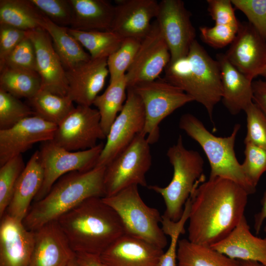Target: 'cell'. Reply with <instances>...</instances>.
I'll return each instance as SVG.
<instances>
[{"label": "cell", "instance_id": "cell-1", "mask_svg": "<svg viewBox=\"0 0 266 266\" xmlns=\"http://www.w3.org/2000/svg\"><path fill=\"white\" fill-rule=\"evenodd\" d=\"M248 195L239 185L224 178L200 183L190 197L188 239L211 246L224 238L244 216Z\"/></svg>", "mask_w": 266, "mask_h": 266}, {"label": "cell", "instance_id": "cell-2", "mask_svg": "<svg viewBox=\"0 0 266 266\" xmlns=\"http://www.w3.org/2000/svg\"><path fill=\"white\" fill-rule=\"evenodd\" d=\"M57 221L75 253L100 256L125 233L118 214L102 198L85 200Z\"/></svg>", "mask_w": 266, "mask_h": 266}, {"label": "cell", "instance_id": "cell-3", "mask_svg": "<svg viewBox=\"0 0 266 266\" xmlns=\"http://www.w3.org/2000/svg\"><path fill=\"white\" fill-rule=\"evenodd\" d=\"M106 166H95L86 171H73L60 178L42 199L32 203L23 221L25 227L35 231L57 220L85 200L105 196Z\"/></svg>", "mask_w": 266, "mask_h": 266}, {"label": "cell", "instance_id": "cell-4", "mask_svg": "<svg viewBox=\"0 0 266 266\" xmlns=\"http://www.w3.org/2000/svg\"><path fill=\"white\" fill-rule=\"evenodd\" d=\"M165 79L181 89L206 109L213 122L215 106L222 99L219 65L196 39L186 57L170 62Z\"/></svg>", "mask_w": 266, "mask_h": 266}, {"label": "cell", "instance_id": "cell-5", "mask_svg": "<svg viewBox=\"0 0 266 266\" xmlns=\"http://www.w3.org/2000/svg\"><path fill=\"white\" fill-rule=\"evenodd\" d=\"M179 128L201 147L209 163V178L221 177L231 180L244 189L249 195L254 193L253 187L246 177L234 152V144L240 125H234L232 133L226 137L210 133L195 115L185 113L180 118Z\"/></svg>", "mask_w": 266, "mask_h": 266}, {"label": "cell", "instance_id": "cell-6", "mask_svg": "<svg viewBox=\"0 0 266 266\" xmlns=\"http://www.w3.org/2000/svg\"><path fill=\"white\" fill-rule=\"evenodd\" d=\"M173 168V176L166 187L150 185L148 188L160 194L166 209L164 214L176 222L181 217L185 203L194 190L205 181L204 161L197 151L187 149L181 135L166 152Z\"/></svg>", "mask_w": 266, "mask_h": 266}, {"label": "cell", "instance_id": "cell-7", "mask_svg": "<svg viewBox=\"0 0 266 266\" xmlns=\"http://www.w3.org/2000/svg\"><path fill=\"white\" fill-rule=\"evenodd\" d=\"M102 199L118 214L125 233L143 239L162 249L166 247V234L159 225L161 223L162 216L157 209L145 203L139 195L137 185L129 186Z\"/></svg>", "mask_w": 266, "mask_h": 266}, {"label": "cell", "instance_id": "cell-8", "mask_svg": "<svg viewBox=\"0 0 266 266\" xmlns=\"http://www.w3.org/2000/svg\"><path fill=\"white\" fill-rule=\"evenodd\" d=\"M132 87L141 99L145 115L142 133L149 144L160 137L159 125L166 117L193 99L165 78L141 82Z\"/></svg>", "mask_w": 266, "mask_h": 266}, {"label": "cell", "instance_id": "cell-9", "mask_svg": "<svg viewBox=\"0 0 266 266\" xmlns=\"http://www.w3.org/2000/svg\"><path fill=\"white\" fill-rule=\"evenodd\" d=\"M150 145L146 136L141 133L106 166L105 197L132 185L148 187L146 174L152 165Z\"/></svg>", "mask_w": 266, "mask_h": 266}, {"label": "cell", "instance_id": "cell-10", "mask_svg": "<svg viewBox=\"0 0 266 266\" xmlns=\"http://www.w3.org/2000/svg\"><path fill=\"white\" fill-rule=\"evenodd\" d=\"M104 144L81 151H69L52 140L41 143L38 150L43 169V181L34 202L43 198L55 182L63 175L73 171H86L95 167Z\"/></svg>", "mask_w": 266, "mask_h": 266}, {"label": "cell", "instance_id": "cell-11", "mask_svg": "<svg viewBox=\"0 0 266 266\" xmlns=\"http://www.w3.org/2000/svg\"><path fill=\"white\" fill-rule=\"evenodd\" d=\"M145 123L143 102L133 89L128 87L126 101L110 128L96 166L108 165L143 133Z\"/></svg>", "mask_w": 266, "mask_h": 266}, {"label": "cell", "instance_id": "cell-12", "mask_svg": "<svg viewBox=\"0 0 266 266\" xmlns=\"http://www.w3.org/2000/svg\"><path fill=\"white\" fill-rule=\"evenodd\" d=\"M97 108L77 105L57 125L52 141L69 151L92 148L105 139Z\"/></svg>", "mask_w": 266, "mask_h": 266}, {"label": "cell", "instance_id": "cell-13", "mask_svg": "<svg viewBox=\"0 0 266 266\" xmlns=\"http://www.w3.org/2000/svg\"><path fill=\"white\" fill-rule=\"evenodd\" d=\"M191 16L181 0H163L159 2L156 22L168 47L170 62L186 57L196 40Z\"/></svg>", "mask_w": 266, "mask_h": 266}, {"label": "cell", "instance_id": "cell-14", "mask_svg": "<svg viewBox=\"0 0 266 266\" xmlns=\"http://www.w3.org/2000/svg\"><path fill=\"white\" fill-rule=\"evenodd\" d=\"M171 56L156 21L141 40L133 62L125 74L128 88L159 78L170 62Z\"/></svg>", "mask_w": 266, "mask_h": 266}, {"label": "cell", "instance_id": "cell-15", "mask_svg": "<svg viewBox=\"0 0 266 266\" xmlns=\"http://www.w3.org/2000/svg\"><path fill=\"white\" fill-rule=\"evenodd\" d=\"M224 54L233 66L253 80L266 66V40L248 22H240L236 36Z\"/></svg>", "mask_w": 266, "mask_h": 266}, {"label": "cell", "instance_id": "cell-16", "mask_svg": "<svg viewBox=\"0 0 266 266\" xmlns=\"http://www.w3.org/2000/svg\"><path fill=\"white\" fill-rule=\"evenodd\" d=\"M57 127L34 115L11 128L0 130V166L22 155L36 143L52 140Z\"/></svg>", "mask_w": 266, "mask_h": 266}, {"label": "cell", "instance_id": "cell-17", "mask_svg": "<svg viewBox=\"0 0 266 266\" xmlns=\"http://www.w3.org/2000/svg\"><path fill=\"white\" fill-rule=\"evenodd\" d=\"M26 34L35 48L36 72L41 78V89L61 96H67L68 86L66 70L49 34L41 28L27 31Z\"/></svg>", "mask_w": 266, "mask_h": 266}, {"label": "cell", "instance_id": "cell-18", "mask_svg": "<svg viewBox=\"0 0 266 266\" xmlns=\"http://www.w3.org/2000/svg\"><path fill=\"white\" fill-rule=\"evenodd\" d=\"M159 2L155 0H120L114 5L110 31L123 38L142 40L150 32L156 17Z\"/></svg>", "mask_w": 266, "mask_h": 266}, {"label": "cell", "instance_id": "cell-19", "mask_svg": "<svg viewBox=\"0 0 266 266\" xmlns=\"http://www.w3.org/2000/svg\"><path fill=\"white\" fill-rule=\"evenodd\" d=\"M107 58L92 59L66 70L67 96L77 105L91 106L109 74Z\"/></svg>", "mask_w": 266, "mask_h": 266}, {"label": "cell", "instance_id": "cell-20", "mask_svg": "<svg viewBox=\"0 0 266 266\" xmlns=\"http://www.w3.org/2000/svg\"><path fill=\"white\" fill-rule=\"evenodd\" d=\"M34 241V231L5 213L0 223V266H28Z\"/></svg>", "mask_w": 266, "mask_h": 266}, {"label": "cell", "instance_id": "cell-21", "mask_svg": "<svg viewBox=\"0 0 266 266\" xmlns=\"http://www.w3.org/2000/svg\"><path fill=\"white\" fill-rule=\"evenodd\" d=\"M164 253L143 239L125 233L99 257L108 266H159Z\"/></svg>", "mask_w": 266, "mask_h": 266}, {"label": "cell", "instance_id": "cell-22", "mask_svg": "<svg viewBox=\"0 0 266 266\" xmlns=\"http://www.w3.org/2000/svg\"><path fill=\"white\" fill-rule=\"evenodd\" d=\"M34 232V245L28 266H66L76 256L58 221Z\"/></svg>", "mask_w": 266, "mask_h": 266}, {"label": "cell", "instance_id": "cell-23", "mask_svg": "<svg viewBox=\"0 0 266 266\" xmlns=\"http://www.w3.org/2000/svg\"><path fill=\"white\" fill-rule=\"evenodd\" d=\"M210 247L231 259L256 261L266 266V238L250 232L245 216L227 236Z\"/></svg>", "mask_w": 266, "mask_h": 266}, {"label": "cell", "instance_id": "cell-24", "mask_svg": "<svg viewBox=\"0 0 266 266\" xmlns=\"http://www.w3.org/2000/svg\"><path fill=\"white\" fill-rule=\"evenodd\" d=\"M221 76V101L232 115H237L253 102L252 82L233 66L224 53L216 55Z\"/></svg>", "mask_w": 266, "mask_h": 266}, {"label": "cell", "instance_id": "cell-25", "mask_svg": "<svg viewBox=\"0 0 266 266\" xmlns=\"http://www.w3.org/2000/svg\"><path fill=\"white\" fill-rule=\"evenodd\" d=\"M43 177L39 153L37 150L32 155L19 177L5 213L23 222L41 187Z\"/></svg>", "mask_w": 266, "mask_h": 266}, {"label": "cell", "instance_id": "cell-26", "mask_svg": "<svg viewBox=\"0 0 266 266\" xmlns=\"http://www.w3.org/2000/svg\"><path fill=\"white\" fill-rule=\"evenodd\" d=\"M72 10L70 28L78 31H110L114 5L105 0H69Z\"/></svg>", "mask_w": 266, "mask_h": 266}, {"label": "cell", "instance_id": "cell-27", "mask_svg": "<svg viewBox=\"0 0 266 266\" xmlns=\"http://www.w3.org/2000/svg\"><path fill=\"white\" fill-rule=\"evenodd\" d=\"M40 26L49 34L53 47L66 70L91 58L81 44L68 32V27L59 26L44 15Z\"/></svg>", "mask_w": 266, "mask_h": 266}, {"label": "cell", "instance_id": "cell-28", "mask_svg": "<svg viewBox=\"0 0 266 266\" xmlns=\"http://www.w3.org/2000/svg\"><path fill=\"white\" fill-rule=\"evenodd\" d=\"M177 259V266H239L238 260L187 239L179 240Z\"/></svg>", "mask_w": 266, "mask_h": 266}, {"label": "cell", "instance_id": "cell-29", "mask_svg": "<svg viewBox=\"0 0 266 266\" xmlns=\"http://www.w3.org/2000/svg\"><path fill=\"white\" fill-rule=\"evenodd\" d=\"M43 16L31 0H0V24L27 32L41 28Z\"/></svg>", "mask_w": 266, "mask_h": 266}, {"label": "cell", "instance_id": "cell-30", "mask_svg": "<svg viewBox=\"0 0 266 266\" xmlns=\"http://www.w3.org/2000/svg\"><path fill=\"white\" fill-rule=\"evenodd\" d=\"M128 84L125 75L113 81L101 95H98L93 104L99 112L101 125L107 136L110 128L122 110L127 99Z\"/></svg>", "mask_w": 266, "mask_h": 266}, {"label": "cell", "instance_id": "cell-31", "mask_svg": "<svg viewBox=\"0 0 266 266\" xmlns=\"http://www.w3.org/2000/svg\"><path fill=\"white\" fill-rule=\"evenodd\" d=\"M0 71V88L18 99L28 100L41 89V78L36 71L7 67Z\"/></svg>", "mask_w": 266, "mask_h": 266}, {"label": "cell", "instance_id": "cell-32", "mask_svg": "<svg viewBox=\"0 0 266 266\" xmlns=\"http://www.w3.org/2000/svg\"><path fill=\"white\" fill-rule=\"evenodd\" d=\"M28 100L36 115L56 125L75 107L67 95L61 96L41 89Z\"/></svg>", "mask_w": 266, "mask_h": 266}, {"label": "cell", "instance_id": "cell-33", "mask_svg": "<svg viewBox=\"0 0 266 266\" xmlns=\"http://www.w3.org/2000/svg\"><path fill=\"white\" fill-rule=\"evenodd\" d=\"M68 31L94 59L107 58L119 48L124 39L111 31H83L68 28Z\"/></svg>", "mask_w": 266, "mask_h": 266}, {"label": "cell", "instance_id": "cell-34", "mask_svg": "<svg viewBox=\"0 0 266 266\" xmlns=\"http://www.w3.org/2000/svg\"><path fill=\"white\" fill-rule=\"evenodd\" d=\"M191 209V200L185 204L183 213L180 219L174 222L164 214L162 216V229L169 236L170 241L167 250L163 254L159 266H177V253L180 235L185 233L184 226L188 220Z\"/></svg>", "mask_w": 266, "mask_h": 266}, {"label": "cell", "instance_id": "cell-35", "mask_svg": "<svg viewBox=\"0 0 266 266\" xmlns=\"http://www.w3.org/2000/svg\"><path fill=\"white\" fill-rule=\"evenodd\" d=\"M141 40L124 38L119 48L107 60L109 82L124 76L134 61Z\"/></svg>", "mask_w": 266, "mask_h": 266}, {"label": "cell", "instance_id": "cell-36", "mask_svg": "<svg viewBox=\"0 0 266 266\" xmlns=\"http://www.w3.org/2000/svg\"><path fill=\"white\" fill-rule=\"evenodd\" d=\"M25 166L22 155L12 158L0 166V218L6 210L16 184Z\"/></svg>", "mask_w": 266, "mask_h": 266}, {"label": "cell", "instance_id": "cell-37", "mask_svg": "<svg viewBox=\"0 0 266 266\" xmlns=\"http://www.w3.org/2000/svg\"><path fill=\"white\" fill-rule=\"evenodd\" d=\"M35 115L31 106L0 88V130L7 129Z\"/></svg>", "mask_w": 266, "mask_h": 266}, {"label": "cell", "instance_id": "cell-38", "mask_svg": "<svg viewBox=\"0 0 266 266\" xmlns=\"http://www.w3.org/2000/svg\"><path fill=\"white\" fill-rule=\"evenodd\" d=\"M244 112L247 122L244 144L250 143L266 149V116L254 102Z\"/></svg>", "mask_w": 266, "mask_h": 266}, {"label": "cell", "instance_id": "cell-39", "mask_svg": "<svg viewBox=\"0 0 266 266\" xmlns=\"http://www.w3.org/2000/svg\"><path fill=\"white\" fill-rule=\"evenodd\" d=\"M244 144L245 159L242 168L249 182L256 188L261 176L266 171V149L250 143Z\"/></svg>", "mask_w": 266, "mask_h": 266}, {"label": "cell", "instance_id": "cell-40", "mask_svg": "<svg viewBox=\"0 0 266 266\" xmlns=\"http://www.w3.org/2000/svg\"><path fill=\"white\" fill-rule=\"evenodd\" d=\"M5 67L36 71L35 48L32 41L27 35L0 63V69Z\"/></svg>", "mask_w": 266, "mask_h": 266}, {"label": "cell", "instance_id": "cell-41", "mask_svg": "<svg viewBox=\"0 0 266 266\" xmlns=\"http://www.w3.org/2000/svg\"><path fill=\"white\" fill-rule=\"evenodd\" d=\"M31 1L54 23L63 27L70 26L72 10L69 0H31Z\"/></svg>", "mask_w": 266, "mask_h": 266}, {"label": "cell", "instance_id": "cell-42", "mask_svg": "<svg viewBox=\"0 0 266 266\" xmlns=\"http://www.w3.org/2000/svg\"><path fill=\"white\" fill-rule=\"evenodd\" d=\"M234 7L246 16L250 23L266 40V0H231Z\"/></svg>", "mask_w": 266, "mask_h": 266}, {"label": "cell", "instance_id": "cell-43", "mask_svg": "<svg viewBox=\"0 0 266 266\" xmlns=\"http://www.w3.org/2000/svg\"><path fill=\"white\" fill-rule=\"evenodd\" d=\"M238 28L230 25L215 24L212 27H201L199 30L204 42L214 48H222L232 43Z\"/></svg>", "mask_w": 266, "mask_h": 266}, {"label": "cell", "instance_id": "cell-44", "mask_svg": "<svg viewBox=\"0 0 266 266\" xmlns=\"http://www.w3.org/2000/svg\"><path fill=\"white\" fill-rule=\"evenodd\" d=\"M207 10L216 25L238 27L240 22L234 12L231 0H207Z\"/></svg>", "mask_w": 266, "mask_h": 266}, {"label": "cell", "instance_id": "cell-45", "mask_svg": "<svg viewBox=\"0 0 266 266\" xmlns=\"http://www.w3.org/2000/svg\"><path fill=\"white\" fill-rule=\"evenodd\" d=\"M26 36L25 31L10 26L0 24V63Z\"/></svg>", "mask_w": 266, "mask_h": 266}, {"label": "cell", "instance_id": "cell-46", "mask_svg": "<svg viewBox=\"0 0 266 266\" xmlns=\"http://www.w3.org/2000/svg\"><path fill=\"white\" fill-rule=\"evenodd\" d=\"M252 87L253 102L266 116V80H253Z\"/></svg>", "mask_w": 266, "mask_h": 266}, {"label": "cell", "instance_id": "cell-47", "mask_svg": "<svg viewBox=\"0 0 266 266\" xmlns=\"http://www.w3.org/2000/svg\"><path fill=\"white\" fill-rule=\"evenodd\" d=\"M76 257L82 266H108L100 260L98 255L77 253Z\"/></svg>", "mask_w": 266, "mask_h": 266}, {"label": "cell", "instance_id": "cell-48", "mask_svg": "<svg viewBox=\"0 0 266 266\" xmlns=\"http://www.w3.org/2000/svg\"><path fill=\"white\" fill-rule=\"evenodd\" d=\"M266 219V192L262 200V207L260 211L255 216L254 229L258 234L264 221Z\"/></svg>", "mask_w": 266, "mask_h": 266}, {"label": "cell", "instance_id": "cell-49", "mask_svg": "<svg viewBox=\"0 0 266 266\" xmlns=\"http://www.w3.org/2000/svg\"><path fill=\"white\" fill-rule=\"evenodd\" d=\"M239 266H265L260 263L253 261L238 260Z\"/></svg>", "mask_w": 266, "mask_h": 266}, {"label": "cell", "instance_id": "cell-50", "mask_svg": "<svg viewBox=\"0 0 266 266\" xmlns=\"http://www.w3.org/2000/svg\"><path fill=\"white\" fill-rule=\"evenodd\" d=\"M66 266H82L78 261L76 256Z\"/></svg>", "mask_w": 266, "mask_h": 266}, {"label": "cell", "instance_id": "cell-51", "mask_svg": "<svg viewBox=\"0 0 266 266\" xmlns=\"http://www.w3.org/2000/svg\"><path fill=\"white\" fill-rule=\"evenodd\" d=\"M261 76H263L265 80H266V66L263 71L261 73Z\"/></svg>", "mask_w": 266, "mask_h": 266}, {"label": "cell", "instance_id": "cell-52", "mask_svg": "<svg viewBox=\"0 0 266 266\" xmlns=\"http://www.w3.org/2000/svg\"><path fill=\"white\" fill-rule=\"evenodd\" d=\"M264 231H265V233H266V225L265 226V227L264 228Z\"/></svg>", "mask_w": 266, "mask_h": 266}]
</instances>
